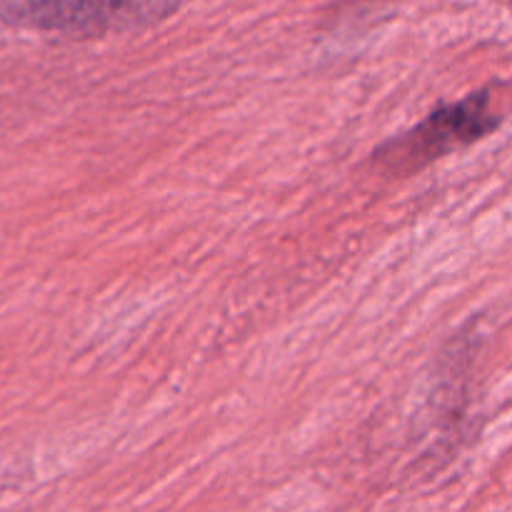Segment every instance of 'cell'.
<instances>
[{
    "mask_svg": "<svg viewBox=\"0 0 512 512\" xmlns=\"http://www.w3.org/2000/svg\"><path fill=\"white\" fill-rule=\"evenodd\" d=\"M180 3L183 0H0V13L45 30L105 33L155 23Z\"/></svg>",
    "mask_w": 512,
    "mask_h": 512,
    "instance_id": "1",
    "label": "cell"
},
{
    "mask_svg": "<svg viewBox=\"0 0 512 512\" xmlns=\"http://www.w3.org/2000/svg\"><path fill=\"white\" fill-rule=\"evenodd\" d=\"M498 125V115L490 108L488 93H475L453 105L435 110L428 120L410 130L405 138L385 150L383 158L393 168H420L445 153L475 143Z\"/></svg>",
    "mask_w": 512,
    "mask_h": 512,
    "instance_id": "2",
    "label": "cell"
}]
</instances>
